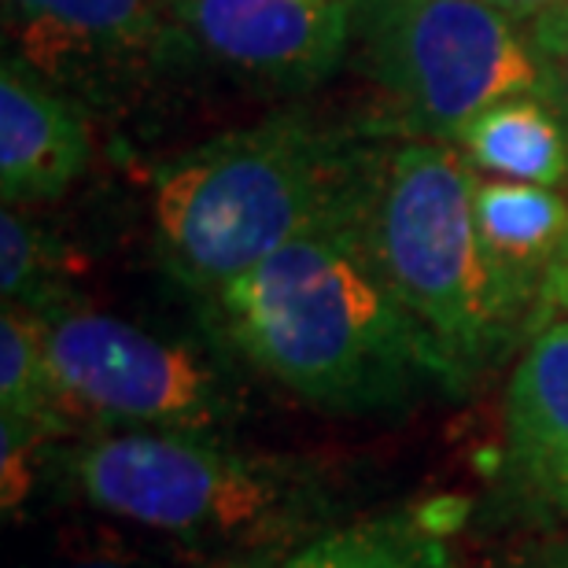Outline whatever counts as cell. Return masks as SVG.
Wrapping results in <instances>:
<instances>
[{"instance_id":"cell-1","label":"cell","mask_w":568,"mask_h":568,"mask_svg":"<svg viewBox=\"0 0 568 568\" xmlns=\"http://www.w3.org/2000/svg\"><path fill=\"white\" fill-rule=\"evenodd\" d=\"M219 303L252 366L317 410H399L432 388L465 384L395 300L358 222L292 241Z\"/></svg>"},{"instance_id":"cell-2","label":"cell","mask_w":568,"mask_h":568,"mask_svg":"<svg viewBox=\"0 0 568 568\" xmlns=\"http://www.w3.org/2000/svg\"><path fill=\"white\" fill-rule=\"evenodd\" d=\"M377 152L373 141L284 115L170 159L152 181L166 266L222 295L300 236L355 225Z\"/></svg>"},{"instance_id":"cell-3","label":"cell","mask_w":568,"mask_h":568,"mask_svg":"<svg viewBox=\"0 0 568 568\" xmlns=\"http://www.w3.org/2000/svg\"><path fill=\"white\" fill-rule=\"evenodd\" d=\"M60 473L100 514L196 558L295 550L333 517L314 465L196 432H93L60 454Z\"/></svg>"},{"instance_id":"cell-4","label":"cell","mask_w":568,"mask_h":568,"mask_svg":"<svg viewBox=\"0 0 568 568\" xmlns=\"http://www.w3.org/2000/svg\"><path fill=\"white\" fill-rule=\"evenodd\" d=\"M476 166L450 141H388L358 219L381 277L462 381L491 366L539 314V300L476 230Z\"/></svg>"},{"instance_id":"cell-5","label":"cell","mask_w":568,"mask_h":568,"mask_svg":"<svg viewBox=\"0 0 568 568\" xmlns=\"http://www.w3.org/2000/svg\"><path fill=\"white\" fill-rule=\"evenodd\" d=\"M351 55L410 138L454 144L480 111L547 93L536 44L484 0H351Z\"/></svg>"},{"instance_id":"cell-6","label":"cell","mask_w":568,"mask_h":568,"mask_svg":"<svg viewBox=\"0 0 568 568\" xmlns=\"http://www.w3.org/2000/svg\"><path fill=\"white\" fill-rule=\"evenodd\" d=\"M38 325L67 428L225 436L241 422V392L207 351L74 303Z\"/></svg>"},{"instance_id":"cell-7","label":"cell","mask_w":568,"mask_h":568,"mask_svg":"<svg viewBox=\"0 0 568 568\" xmlns=\"http://www.w3.org/2000/svg\"><path fill=\"white\" fill-rule=\"evenodd\" d=\"M214 60L277 85H314L351 55V0H174Z\"/></svg>"},{"instance_id":"cell-8","label":"cell","mask_w":568,"mask_h":568,"mask_svg":"<svg viewBox=\"0 0 568 568\" xmlns=\"http://www.w3.org/2000/svg\"><path fill=\"white\" fill-rule=\"evenodd\" d=\"M506 480L520 503L568 517V317L531 328L506 392Z\"/></svg>"},{"instance_id":"cell-9","label":"cell","mask_w":568,"mask_h":568,"mask_svg":"<svg viewBox=\"0 0 568 568\" xmlns=\"http://www.w3.org/2000/svg\"><path fill=\"white\" fill-rule=\"evenodd\" d=\"M89 163V130L78 108L44 89L30 67L0 71V196L11 207L63 196Z\"/></svg>"},{"instance_id":"cell-10","label":"cell","mask_w":568,"mask_h":568,"mask_svg":"<svg viewBox=\"0 0 568 568\" xmlns=\"http://www.w3.org/2000/svg\"><path fill=\"white\" fill-rule=\"evenodd\" d=\"M8 27L38 71H71L74 60L138 52L159 30V0H4Z\"/></svg>"},{"instance_id":"cell-11","label":"cell","mask_w":568,"mask_h":568,"mask_svg":"<svg viewBox=\"0 0 568 568\" xmlns=\"http://www.w3.org/2000/svg\"><path fill=\"white\" fill-rule=\"evenodd\" d=\"M476 230L495 263L542 303L550 270L568 247V200L542 185L480 178Z\"/></svg>"},{"instance_id":"cell-12","label":"cell","mask_w":568,"mask_h":568,"mask_svg":"<svg viewBox=\"0 0 568 568\" xmlns=\"http://www.w3.org/2000/svg\"><path fill=\"white\" fill-rule=\"evenodd\" d=\"M558 119L539 97H514L480 111L454 144L476 170L498 181L554 189L568 178V138Z\"/></svg>"},{"instance_id":"cell-13","label":"cell","mask_w":568,"mask_h":568,"mask_svg":"<svg viewBox=\"0 0 568 568\" xmlns=\"http://www.w3.org/2000/svg\"><path fill=\"white\" fill-rule=\"evenodd\" d=\"M270 568H462L436 509L366 517L303 539Z\"/></svg>"},{"instance_id":"cell-14","label":"cell","mask_w":568,"mask_h":568,"mask_svg":"<svg viewBox=\"0 0 568 568\" xmlns=\"http://www.w3.org/2000/svg\"><path fill=\"white\" fill-rule=\"evenodd\" d=\"M0 417L38 425L49 436L67 432L38 317L11 306L0 317Z\"/></svg>"},{"instance_id":"cell-15","label":"cell","mask_w":568,"mask_h":568,"mask_svg":"<svg viewBox=\"0 0 568 568\" xmlns=\"http://www.w3.org/2000/svg\"><path fill=\"white\" fill-rule=\"evenodd\" d=\"M0 292L4 306L33 317L71 303L63 292V270L44 233L11 203H4L0 214Z\"/></svg>"},{"instance_id":"cell-16","label":"cell","mask_w":568,"mask_h":568,"mask_svg":"<svg viewBox=\"0 0 568 568\" xmlns=\"http://www.w3.org/2000/svg\"><path fill=\"white\" fill-rule=\"evenodd\" d=\"M542 71H547V97L558 104V111L568 119V8L558 16L539 19V30L531 33Z\"/></svg>"},{"instance_id":"cell-17","label":"cell","mask_w":568,"mask_h":568,"mask_svg":"<svg viewBox=\"0 0 568 568\" xmlns=\"http://www.w3.org/2000/svg\"><path fill=\"white\" fill-rule=\"evenodd\" d=\"M49 568H174V565L159 558V554L126 547V542H104V547L74 550L71 558L55 561Z\"/></svg>"},{"instance_id":"cell-18","label":"cell","mask_w":568,"mask_h":568,"mask_svg":"<svg viewBox=\"0 0 568 568\" xmlns=\"http://www.w3.org/2000/svg\"><path fill=\"white\" fill-rule=\"evenodd\" d=\"M542 314H547V317H568V255L550 270L547 288H542V303H539L536 322H539ZM536 322H531V325H536Z\"/></svg>"},{"instance_id":"cell-19","label":"cell","mask_w":568,"mask_h":568,"mask_svg":"<svg viewBox=\"0 0 568 568\" xmlns=\"http://www.w3.org/2000/svg\"><path fill=\"white\" fill-rule=\"evenodd\" d=\"M506 16H528V19H547V16H558V11L568 8V0H484Z\"/></svg>"},{"instance_id":"cell-20","label":"cell","mask_w":568,"mask_h":568,"mask_svg":"<svg viewBox=\"0 0 568 568\" xmlns=\"http://www.w3.org/2000/svg\"><path fill=\"white\" fill-rule=\"evenodd\" d=\"M539 568H568V547H565L561 554H554L550 561H542Z\"/></svg>"},{"instance_id":"cell-21","label":"cell","mask_w":568,"mask_h":568,"mask_svg":"<svg viewBox=\"0 0 568 568\" xmlns=\"http://www.w3.org/2000/svg\"><path fill=\"white\" fill-rule=\"evenodd\" d=\"M565 255H568V247H565ZM565 255H561V258H565ZM561 258H558V263H561Z\"/></svg>"}]
</instances>
